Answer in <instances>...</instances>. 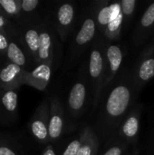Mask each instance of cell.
<instances>
[{"mask_svg": "<svg viewBox=\"0 0 154 155\" xmlns=\"http://www.w3.org/2000/svg\"><path fill=\"white\" fill-rule=\"evenodd\" d=\"M86 98V87L82 83H76L73 85L68 98V104L73 111H80Z\"/></svg>", "mask_w": 154, "mask_h": 155, "instance_id": "9c48e42d", "label": "cell"}, {"mask_svg": "<svg viewBox=\"0 0 154 155\" xmlns=\"http://www.w3.org/2000/svg\"><path fill=\"white\" fill-rule=\"evenodd\" d=\"M40 33L41 30H39L38 28L30 27L27 28L23 35L24 45L26 47L28 53L35 61L37 59L38 50L40 46Z\"/></svg>", "mask_w": 154, "mask_h": 155, "instance_id": "ba28073f", "label": "cell"}, {"mask_svg": "<svg viewBox=\"0 0 154 155\" xmlns=\"http://www.w3.org/2000/svg\"><path fill=\"white\" fill-rule=\"evenodd\" d=\"M1 68H2V66H1V60H0V70H1Z\"/></svg>", "mask_w": 154, "mask_h": 155, "instance_id": "f546056e", "label": "cell"}, {"mask_svg": "<svg viewBox=\"0 0 154 155\" xmlns=\"http://www.w3.org/2000/svg\"><path fill=\"white\" fill-rule=\"evenodd\" d=\"M50 78L51 64H39L33 71H25L24 75V84H27L35 89L43 91L48 84Z\"/></svg>", "mask_w": 154, "mask_h": 155, "instance_id": "5b68a950", "label": "cell"}, {"mask_svg": "<svg viewBox=\"0 0 154 155\" xmlns=\"http://www.w3.org/2000/svg\"><path fill=\"white\" fill-rule=\"evenodd\" d=\"M18 94L16 90L0 89V124H11L17 117Z\"/></svg>", "mask_w": 154, "mask_h": 155, "instance_id": "7a4b0ae2", "label": "cell"}, {"mask_svg": "<svg viewBox=\"0 0 154 155\" xmlns=\"http://www.w3.org/2000/svg\"><path fill=\"white\" fill-rule=\"evenodd\" d=\"M139 77L142 81L147 82L154 77V58L144 60L139 69Z\"/></svg>", "mask_w": 154, "mask_h": 155, "instance_id": "ac0fdd59", "label": "cell"}, {"mask_svg": "<svg viewBox=\"0 0 154 155\" xmlns=\"http://www.w3.org/2000/svg\"><path fill=\"white\" fill-rule=\"evenodd\" d=\"M0 32L6 33L9 35V37H12V35L15 32L14 26L10 19L2 13H0Z\"/></svg>", "mask_w": 154, "mask_h": 155, "instance_id": "44dd1931", "label": "cell"}, {"mask_svg": "<svg viewBox=\"0 0 154 155\" xmlns=\"http://www.w3.org/2000/svg\"><path fill=\"white\" fill-rule=\"evenodd\" d=\"M123 12H121L117 16H115L114 18H113L109 25L106 26V34L107 35H109V37H113L116 36L119 34V31L121 29L122 24H123Z\"/></svg>", "mask_w": 154, "mask_h": 155, "instance_id": "d6986e66", "label": "cell"}, {"mask_svg": "<svg viewBox=\"0 0 154 155\" xmlns=\"http://www.w3.org/2000/svg\"><path fill=\"white\" fill-rule=\"evenodd\" d=\"M9 35L5 32H0V54L5 55L9 45Z\"/></svg>", "mask_w": 154, "mask_h": 155, "instance_id": "484cf974", "label": "cell"}, {"mask_svg": "<svg viewBox=\"0 0 154 155\" xmlns=\"http://www.w3.org/2000/svg\"><path fill=\"white\" fill-rule=\"evenodd\" d=\"M131 101V91L125 85L116 86L108 96L106 102V112L109 116L117 118L127 110Z\"/></svg>", "mask_w": 154, "mask_h": 155, "instance_id": "6da1fadb", "label": "cell"}, {"mask_svg": "<svg viewBox=\"0 0 154 155\" xmlns=\"http://www.w3.org/2000/svg\"><path fill=\"white\" fill-rule=\"evenodd\" d=\"M64 127V118L61 106L57 101L54 100L51 103L50 114H49V125H48V136L50 140L58 139Z\"/></svg>", "mask_w": 154, "mask_h": 155, "instance_id": "8992f818", "label": "cell"}, {"mask_svg": "<svg viewBox=\"0 0 154 155\" xmlns=\"http://www.w3.org/2000/svg\"><path fill=\"white\" fill-rule=\"evenodd\" d=\"M122 153H123V150L121 147L113 146V147L110 148L103 155H122Z\"/></svg>", "mask_w": 154, "mask_h": 155, "instance_id": "83f0119b", "label": "cell"}, {"mask_svg": "<svg viewBox=\"0 0 154 155\" xmlns=\"http://www.w3.org/2000/svg\"><path fill=\"white\" fill-rule=\"evenodd\" d=\"M53 40L50 33L46 30H41L40 46L38 50L36 62L38 64H52Z\"/></svg>", "mask_w": 154, "mask_h": 155, "instance_id": "52a82bcc", "label": "cell"}, {"mask_svg": "<svg viewBox=\"0 0 154 155\" xmlns=\"http://www.w3.org/2000/svg\"><path fill=\"white\" fill-rule=\"evenodd\" d=\"M43 155H56V154H55V153H54V149H53L51 146H48V147H46V148H45V150L44 151V153H43Z\"/></svg>", "mask_w": 154, "mask_h": 155, "instance_id": "f1b7e54d", "label": "cell"}, {"mask_svg": "<svg viewBox=\"0 0 154 155\" xmlns=\"http://www.w3.org/2000/svg\"><path fill=\"white\" fill-rule=\"evenodd\" d=\"M5 56L7 57L8 63H12L22 68H24L26 64V56L24 51L17 45V43L12 39V37H10L9 40V45Z\"/></svg>", "mask_w": 154, "mask_h": 155, "instance_id": "30bf717a", "label": "cell"}, {"mask_svg": "<svg viewBox=\"0 0 154 155\" xmlns=\"http://www.w3.org/2000/svg\"><path fill=\"white\" fill-rule=\"evenodd\" d=\"M141 24L143 27H149L154 24V3H152L143 14Z\"/></svg>", "mask_w": 154, "mask_h": 155, "instance_id": "7402d4cb", "label": "cell"}, {"mask_svg": "<svg viewBox=\"0 0 154 155\" xmlns=\"http://www.w3.org/2000/svg\"><path fill=\"white\" fill-rule=\"evenodd\" d=\"M103 69V58L101 52L97 49H93L90 55L89 62V73L93 79L98 80L102 75Z\"/></svg>", "mask_w": 154, "mask_h": 155, "instance_id": "4fadbf2b", "label": "cell"}, {"mask_svg": "<svg viewBox=\"0 0 154 155\" xmlns=\"http://www.w3.org/2000/svg\"><path fill=\"white\" fill-rule=\"evenodd\" d=\"M39 5L38 0H20L21 13H30L34 11Z\"/></svg>", "mask_w": 154, "mask_h": 155, "instance_id": "cb8c5ba5", "label": "cell"}, {"mask_svg": "<svg viewBox=\"0 0 154 155\" xmlns=\"http://www.w3.org/2000/svg\"><path fill=\"white\" fill-rule=\"evenodd\" d=\"M0 155H19L10 145L5 143H0Z\"/></svg>", "mask_w": 154, "mask_h": 155, "instance_id": "4316f807", "label": "cell"}, {"mask_svg": "<svg viewBox=\"0 0 154 155\" xmlns=\"http://www.w3.org/2000/svg\"><path fill=\"white\" fill-rule=\"evenodd\" d=\"M95 30H96V25H95L94 20L92 18L85 19L76 35V39H75L76 43L79 45L87 44L94 36Z\"/></svg>", "mask_w": 154, "mask_h": 155, "instance_id": "7c38bea8", "label": "cell"}, {"mask_svg": "<svg viewBox=\"0 0 154 155\" xmlns=\"http://www.w3.org/2000/svg\"><path fill=\"white\" fill-rule=\"evenodd\" d=\"M107 59L113 77L118 72L123 62V52L121 48L117 45H110L107 49Z\"/></svg>", "mask_w": 154, "mask_h": 155, "instance_id": "5bb4252c", "label": "cell"}, {"mask_svg": "<svg viewBox=\"0 0 154 155\" xmlns=\"http://www.w3.org/2000/svg\"><path fill=\"white\" fill-rule=\"evenodd\" d=\"M25 70L12 63H7L0 70V89L17 90L24 84Z\"/></svg>", "mask_w": 154, "mask_h": 155, "instance_id": "3957f363", "label": "cell"}, {"mask_svg": "<svg viewBox=\"0 0 154 155\" xmlns=\"http://www.w3.org/2000/svg\"><path fill=\"white\" fill-rule=\"evenodd\" d=\"M49 114L50 111L46 104H43L34 113L31 123L30 129L34 137L41 142L44 143L48 140V125H49Z\"/></svg>", "mask_w": 154, "mask_h": 155, "instance_id": "277c9868", "label": "cell"}, {"mask_svg": "<svg viewBox=\"0 0 154 155\" xmlns=\"http://www.w3.org/2000/svg\"><path fill=\"white\" fill-rule=\"evenodd\" d=\"M123 134L128 138H133L139 131V119L136 115L130 116L123 126Z\"/></svg>", "mask_w": 154, "mask_h": 155, "instance_id": "e0dca14e", "label": "cell"}, {"mask_svg": "<svg viewBox=\"0 0 154 155\" xmlns=\"http://www.w3.org/2000/svg\"><path fill=\"white\" fill-rule=\"evenodd\" d=\"M81 144H82V138L74 140L73 142H71L68 144V146L64 150L63 155H77L79 149L81 147Z\"/></svg>", "mask_w": 154, "mask_h": 155, "instance_id": "d4e9b609", "label": "cell"}, {"mask_svg": "<svg viewBox=\"0 0 154 155\" xmlns=\"http://www.w3.org/2000/svg\"><path fill=\"white\" fill-rule=\"evenodd\" d=\"M82 144L77 155H96L98 143L90 129H85L81 136Z\"/></svg>", "mask_w": 154, "mask_h": 155, "instance_id": "8fae6325", "label": "cell"}, {"mask_svg": "<svg viewBox=\"0 0 154 155\" xmlns=\"http://www.w3.org/2000/svg\"><path fill=\"white\" fill-rule=\"evenodd\" d=\"M74 16V6L70 4H64L62 5L58 11H57V21L58 24L63 26H68Z\"/></svg>", "mask_w": 154, "mask_h": 155, "instance_id": "2e32d148", "label": "cell"}, {"mask_svg": "<svg viewBox=\"0 0 154 155\" xmlns=\"http://www.w3.org/2000/svg\"><path fill=\"white\" fill-rule=\"evenodd\" d=\"M0 13L9 19L19 16L21 15L20 0H0Z\"/></svg>", "mask_w": 154, "mask_h": 155, "instance_id": "9a60e30c", "label": "cell"}, {"mask_svg": "<svg viewBox=\"0 0 154 155\" xmlns=\"http://www.w3.org/2000/svg\"><path fill=\"white\" fill-rule=\"evenodd\" d=\"M113 11V4L110 5L108 6H105L101 9V11L98 14V23L101 26H107L112 19Z\"/></svg>", "mask_w": 154, "mask_h": 155, "instance_id": "ffe728a7", "label": "cell"}, {"mask_svg": "<svg viewBox=\"0 0 154 155\" xmlns=\"http://www.w3.org/2000/svg\"><path fill=\"white\" fill-rule=\"evenodd\" d=\"M121 9L123 14V16H130L133 15L135 5H136V1L135 0H123L121 3Z\"/></svg>", "mask_w": 154, "mask_h": 155, "instance_id": "603a6c76", "label": "cell"}]
</instances>
